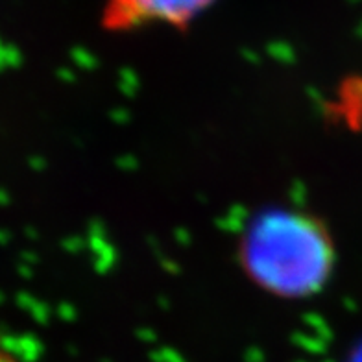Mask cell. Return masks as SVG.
<instances>
[{"mask_svg": "<svg viewBox=\"0 0 362 362\" xmlns=\"http://www.w3.org/2000/svg\"><path fill=\"white\" fill-rule=\"evenodd\" d=\"M250 261L262 281L283 291L318 285L331 264L327 238L303 220H268L253 233Z\"/></svg>", "mask_w": 362, "mask_h": 362, "instance_id": "6da1fadb", "label": "cell"}, {"mask_svg": "<svg viewBox=\"0 0 362 362\" xmlns=\"http://www.w3.org/2000/svg\"><path fill=\"white\" fill-rule=\"evenodd\" d=\"M216 0H104L102 23L113 32L170 26L185 28Z\"/></svg>", "mask_w": 362, "mask_h": 362, "instance_id": "7a4b0ae2", "label": "cell"}, {"mask_svg": "<svg viewBox=\"0 0 362 362\" xmlns=\"http://www.w3.org/2000/svg\"><path fill=\"white\" fill-rule=\"evenodd\" d=\"M10 355H8V353L4 351V348L0 346V362H10Z\"/></svg>", "mask_w": 362, "mask_h": 362, "instance_id": "3957f363", "label": "cell"}, {"mask_svg": "<svg viewBox=\"0 0 362 362\" xmlns=\"http://www.w3.org/2000/svg\"><path fill=\"white\" fill-rule=\"evenodd\" d=\"M10 362H15V361H13V358H10Z\"/></svg>", "mask_w": 362, "mask_h": 362, "instance_id": "277c9868", "label": "cell"}]
</instances>
